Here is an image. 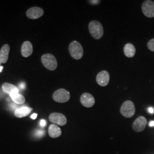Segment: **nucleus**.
Listing matches in <instances>:
<instances>
[{
  "label": "nucleus",
  "mask_w": 154,
  "mask_h": 154,
  "mask_svg": "<svg viewBox=\"0 0 154 154\" xmlns=\"http://www.w3.org/2000/svg\"><path fill=\"white\" fill-rule=\"evenodd\" d=\"M32 109L29 107H22L17 109L14 112V115L17 118H23L28 116L32 111Z\"/></svg>",
  "instance_id": "17"
},
{
  "label": "nucleus",
  "mask_w": 154,
  "mask_h": 154,
  "mask_svg": "<svg viewBox=\"0 0 154 154\" xmlns=\"http://www.w3.org/2000/svg\"><path fill=\"white\" fill-rule=\"evenodd\" d=\"M146 125H147L146 118L144 116H140L137 118L133 122L132 128L135 132H142L145 129Z\"/></svg>",
  "instance_id": "8"
},
{
  "label": "nucleus",
  "mask_w": 154,
  "mask_h": 154,
  "mask_svg": "<svg viewBox=\"0 0 154 154\" xmlns=\"http://www.w3.org/2000/svg\"><path fill=\"white\" fill-rule=\"evenodd\" d=\"M44 14V10L39 7H32L26 11V16L29 18L35 20L42 16Z\"/></svg>",
  "instance_id": "11"
},
{
  "label": "nucleus",
  "mask_w": 154,
  "mask_h": 154,
  "mask_svg": "<svg viewBox=\"0 0 154 154\" xmlns=\"http://www.w3.org/2000/svg\"><path fill=\"white\" fill-rule=\"evenodd\" d=\"M50 121L54 125H57L59 126H65L67 123V119L63 114L59 112H53L51 113L49 116Z\"/></svg>",
  "instance_id": "7"
},
{
  "label": "nucleus",
  "mask_w": 154,
  "mask_h": 154,
  "mask_svg": "<svg viewBox=\"0 0 154 154\" xmlns=\"http://www.w3.org/2000/svg\"><path fill=\"white\" fill-rule=\"evenodd\" d=\"M125 55L128 58H132L135 55L136 49L134 45L131 43H128L125 45L123 48Z\"/></svg>",
  "instance_id": "14"
},
{
  "label": "nucleus",
  "mask_w": 154,
  "mask_h": 154,
  "mask_svg": "<svg viewBox=\"0 0 154 154\" xmlns=\"http://www.w3.org/2000/svg\"><path fill=\"white\" fill-rule=\"evenodd\" d=\"M110 74L106 70L99 72L96 77L97 82L99 86L105 87L108 85L110 82Z\"/></svg>",
  "instance_id": "9"
},
{
  "label": "nucleus",
  "mask_w": 154,
  "mask_h": 154,
  "mask_svg": "<svg viewBox=\"0 0 154 154\" xmlns=\"http://www.w3.org/2000/svg\"><path fill=\"white\" fill-rule=\"evenodd\" d=\"M120 112L124 117L131 118L135 113V105L132 101L126 100L122 105Z\"/></svg>",
  "instance_id": "4"
},
{
  "label": "nucleus",
  "mask_w": 154,
  "mask_h": 154,
  "mask_svg": "<svg viewBox=\"0 0 154 154\" xmlns=\"http://www.w3.org/2000/svg\"><path fill=\"white\" fill-rule=\"evenodd\" d=\"M10 51V46L8 44L4 45L2 46L0 50V58L1 63H5L8 60L9 53Z\"/></svg>",
  "instance_id": "13"
},
{
  "label": "nucleus",
  "mask_w": 154,
  "mask_h": 154,
  "mask_svg": "<svg viewBox=\"0 0 154 154\" xmlns=\"http://www.w3.org/2000/svg\"><path fill=\"white\" fill-rule=\"evenodd\" d=\"M2 88L3 91L6 94H11L12 93H19V89L15 85H13L11 83H4L2 86Z\"/></svg>",
  "instance_id": "16"
},
{
  "label": "nucleus",
  "mask_w": 154,
  "mask_h": 154,
  "mask_svg": "<svg viewBox=\"0 0 154 154\" xmlns=\"http://www.w3.org/2000/svg\"><path fill=\"white\" fill-rule=\"evenodd\" d=\"M40 125H41V126L42 127H44L46 126V121H45L44 119H42L41 122H40Z\"/></svg>",
  "instance_id": "21"
},
{
  "label": "nucleus",
  "mask_w": 154,
  "mask_h": 154,
  "mask_svg": "<svg viewBox=\"0 0 154 154\" xmlns=\"http://www.w3.org/2000/svg\"><path fill=\"white\" fill-rule=\"evenodd\" d=\"M88 30L92 37L95 39L101 38L104 34L102 25L98 21H91L88 23Z\"/></svg>",
  "instance_id": "1"
},
{
  "label": "nucleus",
  "mask_w": 154,
  "mask_h": 154,
  "mask_svg": "<svg viewBox=\"0 0 154 154\" xmlns=\"http://www.w3.org/2000/svg\"><path fill=\"white\" fill-rule=\"evenodd\" d=\"M88 2H91L92 4H97L99 3L100 2V1H89Z\"/></svg>",
  "instance_id": "23"
},
{
  "label": "nucleus",
  "mask_w": 154,
  "mask_h": 154,
  "mask_svg": "<svg viewBox=\"0 0 154 154\" xmlns=\"http://www.w3.org/2000/svg\"><path fill=\"white\" fill-rule=\"evenodd\" d=\"M142 11L144 16L148 18L154 17V2L151 0H146L143 2Z\"/></svg>",
  "instance_id": "6"
},
{
  "label": "nucleus",
  "mask_w": 154,
  "mask_h": 154,
  "mask_svg": "<svg viewBox=\"0 0 154 154\" xmlns=\"http://www.w3.org/2000/svg\"><path fill=\"white\" fill-rule=\"evenodd\" d=\"M33 45L29 41H25L22 44L21 54L23 57H28L33 53Z\"/></svg>",
  "instance_id": "12"
},
{
  "label": "nucleus",
  "mask_w": 154,
  "mask_h": 154,
  "mask_svg": "<svg viewBox=\"0 0 154 154\" xmlns=\"http://www.w3.org/2000/svg\"><path fill=\"white\" fill-rule=\"evenodd\" d=\"M37 114H35V113L33 114L31 116V118L33 119H35L37 118Z\"/></svg>",
  "instance_id": "25"
},
{
  "label": "nucleus",
  "mask_w": 154,
  "mask_h": 154,
  "mask_svg": "<svg viewBox=\"0 0 154 154\" xmlns=\"http://www.w3.org/2000/svg\"><path fill=\"white\" fill-rule=\"evenodd\" d=\"M81 104L85 107H92L95 104V99L91 94L85 93L82 94L80 98Z\"/></svg>",
  "instance_id": "10"
},
{
  "label": "nucleus",
  "mask_w": 154,
  "mask_h": 154,
  "mask_svg": "<svg viewBox=\"0 0 154 154\" xmlns=\"http://www.w3.org/2000/svg\"><path fill=\"white\" fill-rule=\"evenodd\" d=\"M19 87H20V88H21V89H25L26 88V85L24 83H22L19 85Z\"/></svg>",
  "instance_id": "22"
},
{
  "label": "nucleus",
  "mask_w": 154,
  "mask_h": 154,
  "mask_svg": "<svg viewBox=\"0 0 154 154\" xmlns=\"http://www.w3.org/2000/svg\"><path fill=\"white\" fill-rule=\"evenodd\" d=\"M2 69H3V66H0V72H2Z\"/></svg>",
  "instance_id": "27"
},
{
  "label": "nucleus",
  "mask_w": 154,
  "mask_h": 154,
  "mask_svg": "<svg viewBox=\"0 0 154 154\" xmlns=\"http://www.w3.org/2000/svg\"><path fill=\"white\" fill-rule=\"evenodd\" d=\"M149 112L151 113V114H153L154 112V108L152 107H149V109H148Z\"/></svg>",
  "instance_id": "24"
},
{
  "label": "nucleus",
  "mask_w": 154,
  "mask_h": 154,
  "mask_svg": "<svg viewBox=\"0 0 154 154\" xmlns=\"http://www.w3.org/2000/svg\"><path fill=\"white\" fill-rule=\"evenodd\" d=\"M45 132L44 131H42V130H39L37 132L35 133V135L37 136V137H42V135H44Z\"/></svg>",
  "instance_id": "20"
},
{
  "label": "nucleus",
  "mask_w": 154,
  "mask_h": 154,
  "mask_svg": "<svg viewBox=\"0 0 154 154\" xmlns=\"http://www.w3.org/2000/svg\"><path fill=\"white\" fill-rule=\"evenodd\" d=\"M49 134L51 138H56L60 137L62 134L61 128L54 124H52L49 127Z\"/></svg>",
  "instance_id": "15"
},
{
  "label": "nucleus",
  "mask_w": 154,
  "mask_h": 154,
  "mask_svg": "<svg viewBox=\"0 0 154 154\" xmlns=\"http://www.w3.org/2000/svg\"><path fill=\"white\" fill-rule=\"evenodd\" d=\"M69 51L72 58L76 60H79L83 57V49L82 46L77 41H72L69 45Z\"/></svg>",
  "instance_id": "2"
},
{
  "label": "nucleus",
  "mask_w": 154,
  "mask_h": 154,
  "mask_svg": "<svg viewBox=\"0 0 154 154\" xmlns=\"http://www.w3.org/2000/svg\"><path fill=\"white\" fill-rule=\"evenodd\" d=\"M149 126L150 127H154V121H151L149 124Z\"/></svg>",
  "instance_id": "26"
},
{
  "label": "nucleus",
  "mask_w": 154,
  "mask_h": 154,
  "mask_svg": "<svg viewBox=\"0 0 154 154\" xmlns=\"http://www.w3.org/2000/svg\"><path fill=\"white\" fill-rule=\"evenodd\" d=\"M147 47L149 50L154 52V38L151 39L147 43Z\"/></svg>",
  "instance_id": "19"
},
{
  "label": "nucleus",
  "mask_w": 154,
  "mask_h": 154,
  "mask_svg": "<svg viewBox=\"0 0 154 154\" xmlns=\"http://www.w3.org/2000/svg\"><path fill=\"white\" fill-rule=\"evenodd\" d=\"M41 61L43 65L50 71L55 70L58 66V63L55 57L51 54L48 53L42 55Z\"/></svg>",
  "instance_id": "3"
},
{
  "label": "nucleus",
  "mask_w": 154,
  "mask_h": 154,
  "mask_svg": "<svg viewBox=\"0 0 154 154\" xmlns=\"http://www.w3.org/2000/svg\"><path fill=\"white\" fill-rule=\"evenodd\" d=\"M9 95L12 99V100L17 104L22 105V104H23L25 102V97L21 94L15 93L11 94Z\"/></svg>",
  "instance_id": "18"
},
{
  "label": "nucleus",
  "mask_w": 154,
  "mask_h": 154,
  "mask_svg": "<svg viewBox=\"0 0 154 154\" xmlns=\"http://www.w3.org/2000/svg\"><path fill=\"white\" fill-rule=\"evenodd\" d=\"M1 58H0V66H1Z\"/></svg>",
  "instance_id": "28"
},
{
  "label": "nucleus",
  "mask_w": 154,
  "mask_h": 154,
  "mask_svg": "<svg viewBox=\"0 0 154 154\" xmlns=\"http://www.w3.org/2000/svg\"><path fill=\"white\" fill-rule=\"evenodd\" d=\"M53 98L58 103H65L70 98V94L64 88H60L54 93Z\"/></svg>",
  "instance_id": "5"
}]
</instances>
